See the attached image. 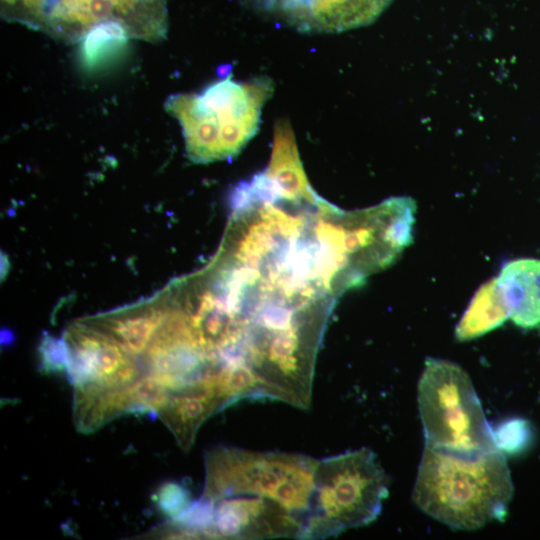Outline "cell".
<instances>
[{"instance_id":"cell-1","label":"cell","mask_w":540,"mask_h":540,"mask_svg":"<svg viewBox=\"0 0 540 540\" xmlns=\"http://www.w3.org/2000/svg\"><path fill=\"white\" fill-rule=\"evenodd\" d=\"M513 494L500 449L466 454L424 446L413 489L416 505L453 529L502 520Z\"/></svg>"},{"instance_id":"cell-3","label":"cell","mask_w":540,"mask_h":540,"mask_svg":"<svg viewBox=\"0 0 540 540\" xmlns=\"http://www.w3.org/2000/svg\"><path fill=\"white\" fill-rule=\"evenodd\" d=\"M318 462L302 454L216 447L205 455L200 498L210 502L238 496L269 499L300 522L307 539Z\"/></svg>"},{"instance_id":"cell-12","label":"cell","mask_w":540,"mask_h":540,"mask_svg":"<svg viewBox=\"0 0 540 540\" xmlns=\"http://www.w3.org/2000/svg\"><path fill=\"white\" fill-rule=\"evenodd\" d=\"M509 317V310L499 291L496 278L483 284L456 326L455 335L466 341L500 326Z\"/></svg>"},{"instance_id":"cell-6","label":"cell","mask_w":540,"mask_h":540,"mask_svg":"<svg viewBox=\"0 0 540 540\" xmlns=\"http://www.w3.org/2000/svg\"><path fill=\"white\" fill-rule=\"evenodd\" d=\"M167 0H1L5 19L66 43L81 41L98 24L118 22L130 38L162 39Z\"/></svg>"},{"instance_id":"cell-9","label":"cell","mask_w":540,"mask_h":540,"mask_svg":"<svg viewBox=\"0 0 540 540\" xmlns=\"http://www.w3.org/2000/svg\"><path fill=\"white\" fill-rule=\"evenodd\" d=\"M168 299L84 318L80 321L103 332L131 355L143 354L165 317Z\"/></svg>"},{"instance_id":"cell-2","label":"cell","mask_w":540,"mask_h":540,"mask_svg":"<svg viewBox=\"0 0 540 540\" xmlns=\"http://www.w3.org/2000/svg\"><path fill=\"white\" fill-rule=\"evenodd\" d=\"M273 92L269 77L235 81L229 73L200 93L171 95L165 109L181 126L189 159L210 163L240 153L259 130L263 106Z\"/></svg>"},{"instance_id":"cell-8","label":"cell","mask_w":540,"mask_h":540,"mask_svg":"<svg viewBox=\"0 0 540 540\" xmlns=\"http://www.w3.org/2000/svg\"><path fill=\"white\" fill-rule=\"evenodd\" d=\"M132 412L148 413L138 379L116 387L74 386L73 417L80 432H94L114 418Z\"/></svg>"},{"instance_id":"cell-10","label":"cell","mask_w":540,"mask_h":540,"mask_svg":"<svg viewBox=\"0 0 540 540\" xmlns=\"http://www.w3.org/2000/svg\"><path fill=\"white\" fill-rule=\"evenodd\" d=\"M496 282L512 321L525 329L540 327V259L506 263Z\"/></svg>"},{"instance_id":"cell-14","label":"cell","mask_w":540,"mask_h":540,"mask_svg":"<svg viewBox=\"0 0 540 540\" xmlns=\"http://www.w3.org/2000/svg\"><path fill=\"white\" fill-rule=\"evenodd\" d=\"M498 449L508 453H516L526 448L531 440V428L523 419H511L493 430Z\"/></svg>"},{"instance_id":"cell-16","label":"cell","mask_w":540,"mask_h":540,"mask_svg":"<svg viewBox=\"0 0 540 540\" xmlns=\"http://www.w3.org/2000/svg\"><path fill=\"white\" fill-rule=\"evenodd\" d=\"M41 368L45 373L66 371V349L63 339L43 337L39 347Z\"/></svg>"},{"instance_id":"cell-11","label":"cell","mask_w":540,"mask_h":540,"mask_svg":"<svg viewBox=\"0 0 540 540\" xmlns=\"http://www.w3.org/2000/svg\"><path fill=\"white\" fill-rule=\"evenodd\" d=\"M218 402L206 391L187 387L172 393L157 416L170 430L183 451H189L197 431L213 414L220 411Z\"/></svg>"},{"instance_id":"cell-5","label":"cell","mask_w":540,"mask_h":540,"mask_svg":"<svg viewBox=\"0 0 540 540\" xmlns=\"http://www.w3.org/2000/svg\"><path fill=\"white\" fill-rule=\"evenodd\" d=\"M307 539L336 536L380 514L387 478L368 448L320 459Z\"/></svg>"},{"instance_id":"cell-7","label":"cell","mask_w":540,"mask_h":540,"mask_svg":"<svg viewBox=\"0 0 540 540\" xmlns=\"http://www.w3.org/2000/svg\"><path fill=\"white\" fill-rule=\"evenodd\" d=\"M66 372L74 386L93 384L116 387L142 375L139 363L103 332L78 320L62 336Z\"/></svg>"},{"instance_id":"cell-4","label":"cell","mask_w":540,"mask_h":540,"mask_svg":"<svg viewBox=\"0 0 540 540\" xmlns=\"http://www.w3.org/2000/svg\"><path fill=\"white\" fill-rule=\"evenodd\" d=\"M418 407L425 445L466 454L498 449L473 384L459 365L426 359Z\"/></svg>"},{"instance_id":"cell-13","label":"cell","mask_w":540,"mask_h":540,"mask_svg":"<svg viewBox=\"0 0 540 540\" xmlns=\"http://www.w3.org/2000/svg\"><path fill=\"white\" fill-rule=\"evenodd\" d=\"M130 38L118 22L96 25L81 40L80 60L88 71H99L113 63L125 50Z\"/></svg>"},{"instance_id":"cell-15","label":"cell","mask_w":540,"mask_h":540,"mask_svg":"<svg viewBox=\"0 0 540 540\" xmlns=\"http://www.w3.org/2000/svg\"><path fill=\"white\" fill-rule=\"evenodd\" d=\"M158 509L169 517H177L191 505L188 490L174 482L164 483L155 494Z\"/></svg>"}]
</instances>
